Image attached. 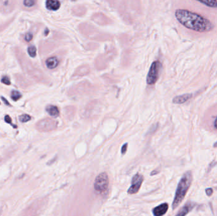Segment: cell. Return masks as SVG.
I'll return each instance as SVG.
<instances>
[{
    "label": "cell",
    "instance_id": "16",
    "mask_svg": "<svg viewBox=\"0 0 217 216\" xmlns=\"http://www.w3.org/2000/svg\"><path fill=\"white\" fill-rule=\"evenodd\" d=\"M22 96V95L17 91H13L11 93V98L14 101H17Z\"/></svg>",
    "mask_w": 217,
    "mask_h": 216
},
{
    "label": "cell",
    "instance_id": "22",
    "mask_svg": "<svg viewBox=\"0 0 217 216\" xmlns=\"http://www.w3.org/2000/svg\"><path fill=\"white\" fill-rule=\"evenodd\" d=\"M33 39V34L31 33H28L26 34V36H25V39L26 41L29 42L30 41H31V39Z\"/></svg>",
    "mask_w": 217,
    "mask_h": 216
},
{
    "label": "cell",
    "instance_id": "24",
    "mask_svg": "<svg viewBox=\"0 0 217 216\" xmlns=\"http://www.w3.org/2000/svg\"><path fill=\"white\" fill-rule=\"evenodd\" d=\"M206 193L207 194V195L211 196L213 193V189L211 188H208L206 189Z\"/></svg>",
    "mask_w": 217,
    "mask_h": 216
},
{
    "label": "cell",
    "instance_id": "25",
    "mask_svg": "<svg viewBox=\"0 0 217 216\" xmlns=\"http://www.w3.org/2000/svg\"><path fill=\"white\" fill-rule=\"evenodd\" d=\"M2 100L3 101V102L7 105H10V103H9V102L5 99V98H4L3 97H2Z\"/></svg>",
    "mask_w": 217,
    "mask_h": 216
},
{
    "label": "cell",
    "instance_id": "10",
    "mask_svg": "<svg viewBox=\"0 0 217 216\" xmlns=\"http://www.w3.org/2000/svg\"><path fill=\"white\" fill-rule=\"evenodd\" d=\"M13 2L10 1H0V11L4 12H9L13 5Z\"/></svg>",
    "mask_w": 217,
    "mask_h": 216
},
{
    "label": "cell",
    "instance_id": "20",
    "mask_svg": "<svg viewBox=\"0 0 217 216\" xmlns=\"http://www.w3.org/2000/svg\"><path fill=\"white\" fill-rule=\"evenodd\" d=\"M5 120L6 121V122H7V123L11 124L12 125H13V127L14 128H17V125H13V124H12V119L10 118V117L9 115H6V116H5Z\"/></svg>",
    "mask_w": 217,
    "mask_h": 216
},
{
    "label": "cell",
    "instance_id": "4",
    "mask_svg": "<svg viewBox=\"0 0 217 216\" xmlns=\"http://www.w3.org/2000/svg\"><path fill=\"white\" fill-rule=\"evenodd\" d=\"M161 64L159 61H155L151 65L147 77V83L152 85L156 83L158 79Z\"/></svg>",
    "mask_w": 217,
    "mask_h": 216
},
{
    "label": "cell",
    "instance_id": "6",
    "mask_svg": "<svg viewBox=\"0 0 217 216\" xmlns=\"http://www.w3.org/2000/svg\"><path fill=\"white\" fill-rule=\"evenodd\" d=\"M144 181V176L139 174L137 173L134 176L132 180V185L130 188L128 189V193L129 195H134L139 192L141 185Z\"/></svg>",
    "mask_w": 217,
    "mask_h": 216
},
{
    "label": "cell",
    "instance_id": "14",
    "mask_svg": "<svg viewBox=\"0 0 217 216\" xmlns=\"http://www.w3.org/2000/svg\"><path fill=\"white\" fill-rule=\"evenodd\" d=\"M93 19L94 20V21L96 23L99 24H106L105 22H103L102 20L107 22H108L109 19L107 18L104 15L102 14V18H100V13H97V14L94 15L93 16Z\"/></svg>",
    "mask_w": 217,
    "mask_h": 216
},
{
    "label": "cell",
    "instance_id": "3",
    "mask_svg": "<svg viewBox=\"0 0 217 216\" xmlns=\"http://www.w3.org/2000/svg\"><path fill=\"white\" fill-rule=\"evenodd\" d=\"M108 175L106 172H102L99 174L95 178L94 182V189L98 195L103 196L108 191Z\"/></svg>",
    "mask_w": 217,
    "mask_h": 216
},
{
    "label": "cell",
    "instance_id": "17",
    "mask_svg": "<svg viewBox=\"0 0 217 216\" xmlns=\"http://www.w3.org/2000/svg\"><path fill=\"white\" fill-rule=\"evenodd\" d=\"M28 53L31 57H35L36 55V48L34 46H30L28 48Z\"/></svg>",
    "mask_w": 217,
    "mask_h": 216
},
{
    "label": "cell",
    "instance_id": "23",
    "mask_svg": "<svg viewBox=\"0 0 217 216\" xmlns=\"http://www.w3.org/2000/svg\"><path fill=\"white\" fill-rule=\"evenodd\" d=\"M127 147H128V144L127 143H125L123 146H122V148H121V154L123 155L126 153V150H127Z\"/></svg>",
    "mask_w": 217,
    "mask_h": 216
},
{
    "label": "cell",
    "instance_id": "18",
    "mask_svg": "<svg viewBox=\"0 0 217 216\" xmlns=\"http://www.w3.org/2000/svg\"><path fill=\"white\" fill-rule=\"evenodd\" d=\"M31 119V116H29V115H27V114L22 115L19 117V120L22 122H26L30 120Z\"/></svg>",
    "mask_w": 217,
    "mask_h": 216
},
{
    "label": "cell",
    "instance_id": "11",
    "mask_svg": "<svg viewBox=\"0 0 217 216\" xmlns=\"http://www.w3.org/2000/svg\"><path fill=\"white\" fill-rule=\"evenodd\" d=\"M46 7L48 10H57L60 7V3L55 0H48L46 2Z\"/></svg>",
    "mask_w": 217,
    "mask_h": 216
},
{
    "label": "cell",
    "instance_id": "7",
    "mask_svg": "<svg viewBox=\"0 0 217 216\" xmlns=\"http://www.w3.org/2000/svg\"><path fill=\"white\" fill-rule=\"evenodd\" d=\"M168 210V204L167 203L162 204L153 210V213L154 216H163Z\"/></svg>",
    "mask_w": 217,
    "mask_h": 216
},
{
    "label": "cell",
    "instance_id": "9",
    "mask_svg": "<svg viewBox=\"0 0 217 216\" xmlns=\"http://www.w3.org/2000/svg\"><path fill=\"white\" fill-rule=\"evenodd\" d=\"M195 206V204L191 202H187L178 212L176 216H185Z\"/></svg>",
    "mask_w": 217,
    "mask_h": 216
},
{
    "label": "cell",
    "instance_id": "26",
    "mask_svg": "<svg viewBox=\"0 0 217 216\" xmlns=\"http://www.w3.org/2000/svg\"><path fill=\"white\" fill-rule=\"evenodd\" d=\"M214 127L217 129V118L216 119L215 121H214Z\"/></svg>",
    "mask_w": 217,
    "mask_h": 216
},
{
    "label": "cell",
    "instance_id": "12",
    "mask_svg": "<svg viewBox=\"0 0 217 216\" xmlns=\"http://www.w3.org/2000/svg\"><path fill=\"white\" fill-rule=\"evenodd\" d=\"M58 60L55 56L50 57V58H48L46 61L47 67L50 69H55V67H57V66H58Z\"/></svg>",
    "mask_w": 217,
    "mask_h": 216
},
{
    "label": "cell",
    "instance_id": "15",
    "mask_svg": "<svg viewBox=\"0 0 217 216\" xmlns=\"http://www.w3.org/2000/svg\"><path fill=\"white\" fill-rule=\"evenodd\" d=\"M199 2L211 8H217V1L216 0H203L199 1Z\"/></svg>",
    "mask_w": 217,
    "mask_h": 216
},
{
    "label": "cell",
    "instance_id": "21",
    "mask_svg": "<svg viewBox=\"0 0 217 216\" xmlns=\"http://www.w3.org/2000/svg\"><path fill=\"white\" fill-rule=\"evenodd\" d=\"M2 82L6 84V85H10V81L9 78L7 76H4L2 79Z\"/></svg>",
    "mask_w": 217,
    "mask_h": 216
},
{
    "label": "cell",
    "instance_id": "13",
    "mask_svg": "<svg viewBox=\"0 0 217 216\" xmlns=\"http://www.w3.org/2000/svg\"><path fill=\"white\" fill-rule=\"evenodd\" d=\"M46 110L50 115L53 117H57L59 115V110L56 106L48 105L46 108Z\"/></svg>",
    "mask_w": 217,
    "mask_h": 216
},
{
    "label": "cell",
    "instance_id": "2",
    "mask_svg": "<svg viewBox=\"0 0 217 216\" xmlns=\"http://www.w3.org/2000/svg\"><path fill=\"white\" fill-rule=\"evenodd\" d=\"M192 179V173L190 171L186 172L181 178L177 188L174 200L172 204V208L173 210L179 207L185 198L186 193L191 184Z\"/></svg>",
    "mask_w": 217,
    "mask_h": 216
},
{
    "label": "cell",
    "instance_id": "8",
    "mask_svg": "<svg viewBox=\"0 0 217 216\" xmlns=\"http://www.w3.org/2000/svg\"><path fill=\"white\" fill-rule=\"evenodd\" d=\"M192 98V94L187 93L180 96H177L173 99V103L175 104H182Z\"/></svg>",
    "mask_w": 217,
    "mask_h": 216
},
{
    "label": "cell",
    "instance_id": "5",
    "mask_svg": "<svg viewBox=\"0 0 217 216\" xmlns=\"http://www.w3.org/2000/svg\"><path fill=\"white\" fill-rule=\"evenodd\" d=\"M57 122L50 118H46L39 120L36 124V129L41 132L51 131L57 127Z\"/></svg>",
    "mask_w": 217,
    "mask_h": 216
},
{
    "label": "cell",
    "instance_id": "1",
    "mask_svg": "<svg viewBox=\"0 0 217 216\" xmlns=\"http://www.w3.org/2000/svg\"><path fill=\"white\" fill-rule=\"evenodd\" d=\"M175 17L181 24L195 31L209 32L214 28V25L208 19L187 10H177Z\"/></svg>",
    "mask_w": 217,
    "mask_h": 216
},
{
    "label": "cell",
    "instance_id": "19",
    "mask_svg": "<svg viewBox=\"0 0 217 216\" xmlns=\"http://www.w3.org/2000/svg\"><path fill=\"white\" fill-rule=\"evenodd\" d=\"M36 3L35 1L33 0H25L24 2V5L27 7H31L34 6V5Z\"/></svg>",
    "mask_w": 217,
    "mask_h": 216
},
{
    "label": "cell",
    "instance_id": "27",
    "mask_svg": "<svg viewBox=\"0 0 217 216\" xmlns=\"http://www.w3.org/2000/svg\"><path fill=\"white\" fill-rule=\"evenodd\" d=\"M214 148H217V141L214 144Z\"/></svg>",
    "mask_w": 217,
    "mask_h": 216
}]
</instances>
